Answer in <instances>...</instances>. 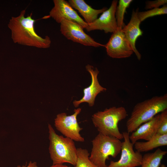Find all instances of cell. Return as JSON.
Here are the masks:
<instances>
[{"mask_svg":"<svg viewBox=\"0 0 167 167\" xmlns=\"http://www.w3.org/2000/svg\"><path fill=\"white\" fill-rule=\"evenodd\" d=\"M127 116V111L124 107L113 106L95 113L92 116V119L99 133L121 140L123 139V136L118 124Z\"/></svg>","mask_w":167,"mask_h":167,"instance_id":"4","label":"cell"},{"mask_svg":"<svg viewBox=\"0 0 167 167\" xmlns=\"http://www.w3.org/2000/svg\"><path fill=\"white\" fill-rule=\"evenodd\" d=\"M166 151L157 148L155 152L145 154L143 156L141 167H159Z\"/></svg>","mask_w":167,"mask_h":167,"instance_id":"17","label":"cell"},{"mask_svg":"<svg viewBox=\"0 0 167 167\" xmlns=\"http://www.w3.org/2000/svg\"><path fill=\"white\" fill-rule=\"evenodd\" d=\"M81 111L79 108L74 110V113L67 115L65 113L58 114L55 119L54 125L57 130L65 137L74 141L84 142V139L80 134L83 128L77 122V117Z\"/></svg>","mask_w":167,"mask_h":167,"instance_id":"6","label":"cell"},{"mask_svg":"<svg viewBox=\"0 0 167 167\" xmlns=\"http://www.w3.org/2000/svg\"><path fill=\"white\" fill-rule=\"evenodd\" d=\"M124 141L122 142L120 159L117 161H111L106 167H136L141 165L143 156L141 153L135 151L134 144L130 141L129 133H122Z\"/></svg>","mask_w":167,"mask_h":167,"instance_id":"7","label":"cell"},{"mask_svg":"<svg viewBox=\"0 0 167 167\" xmlns=\"http://www.w3.org/2000/svg\"><path fill=\"white\" fill-rule=\"evenodd\" d=\"M49 167H72L67 166L66 165L62 164H55Z\"/></svg>","mask_w":167,"mask_h":167,"instance_id":"24","label":"cell"},{"mask_svg":"<svg viewBox=\"0 0 167 167\" xmlns=\"http://www.w3.org/2000/svg\"><path fill=\"white\" fill-rule=\"evenodd\" d=\"M105 47L108 55L113 58H128L134 53L122 30L118 29L113 33Z\"/></svg>","mask_w":167,"mask_h":167,"instance_id":"9","label":"cell"},{"mask_svg":"<svg viewBox=\"0 0 167 167\" xmlns=\"http://www.w3.org/2000/svg\"><path fill=\"white\" fill-rule=\"evenodd\" d=\"M167 13V6L165 5L161 7L154 8L147 11L138 12V16L141 22L147 18Z\"/></svg>","mask_w":167,"mask_h":167,"instance_id":"20","label":"cell"},{"mask_svg":"<svg viewBox=\"0 0 167 167\" xmlns=\"http://www.w3.org/2000/svg\"><path fill=\"white\" fill-rule=\"evenodd\" d=\"M17 167H39L37 165L36 162H32L30 161L28 165H18Z\"/></svg>","mask_w":167,"mask_h":167,"instance_id":"23","label":"cell"},{"mask_svg":"<svg viewBox=\"0 0 167 167\" xmlns=\"http://www.w3.org/2000/svg\"><path fill=\"white\" fill-rule=\"evenodd\" d=\"M139 9L133 11L129 23L125 25L122 29L125 36L130 44L133 52L138 60L141 59V55L136 48L135 43L138 38L141 36L143 32L140 28L141 22L138 16Z\"/></svg>","mask_w":167,"mask_h":167,"instance_id":"13","label":"cell"},{"mask_svg":"<svg viewBox=\"0 0 167 167\" xmlns=\"http://www.w3.org/2000/svg\"><path fill=\"white\" fill-rule=\"evenodd\" d=\"M132 0H120L117 6L115 12V17L118 29L122 30L125 26L124 19L126 9L131 2Z\"/></svg>","mask_w":167,"mask_h":167,"instance_id":"18","label":"cell"},{"mask_svg":"<svg viewBox=\"0 0 167 167\" xmlns=\"http://www.w3.org/2000/svg\"><path fill=\"white\" fill-rule=\"evenodd\" d=\"M60 24L61 33L67 39L85 46L96 47H105L104 45L96 42L86 34L83 30V27L77 23L62 19Z\"/></svg>","mask_w":167,"mask_h":167,"instance_id":"8","label":"cell"},{"mask_svg":"<svg viewBox=\"0 0 167 167\" xmlns=\"http://www.w3.org/2000/svg\"><path fill=\"white\" fill-rule=\"evenodd\" d=\"M90 161L98 167H106V161L111 156L115 158L121 152L122 142L113 136L99 133L92 141Z\"/></svg>","mask_w":167,"mask_h":167,"instance_id":"5","label":"cell"},{"mask_svg":"<svg viewBox=\"0 0 167 167\" xmlns=\"http://www.w3.org/2000/svg\"><path fill=\"white\" fill-rule=\"evenodd\" d=\"M118 1L114 0L108 9L102 13L98 18L93 22L88 24L85 29L87 31L95 30H103L105 32L113 33L118 29L115 17Z\"/></svg>","mask_w":167,"mask_h":167,"instance_id":"11","label":"cell"},{"mask_svg":"<svg viewBox=\"0 0 167 167\" xmlns=\"http://www.w3.org/2000/svg\"><path fill=\"white\" fill-rule=\"evenodd\" d=\"M134 145L136 151L140 153L148 152L159 147L167 146V134L156 135L148 141H137Z\"/></svg>","mask_w":167,"mask_h":167,"instance_id":"16","label":"cell"},{"mask_svg":"<svg viewBox=\"0 0 167 167\" xmlns=\"http://www.w3.org/2000/svg\"><path fill=\"white\" fill-rule=\"evenodd\" d=\"M166 0H156L154 1H148L146 2L145 9H152L159 8L160 6L166 5L167 3Z\"/></svg>","mask_w":167,"mask_h":167,"instance_id":"22","label":"cell"},{"mask_svg":"<svg viewBox=\"0 0 167 167\" xmlns=\"http://www.w3.org/2000/svg\"><path fill=\"white\" fill-rule=\"evenodd\" d=\"M86 68L91 75L92 82L89 87L84 89L83 97L79 100L73 101V104L76 108L83 102L87 103L90 107L93 106L97 95L106 90V89L102 86L98 82L97 76L99 71L98 69L96 68L94 69L93 67L89 64L86 66Z\"/></svg>","mask_w":167,"mask_h":167,"instance_id":"12","label":"cell"},{"mask_svg":"<svg viewBox=\"0 0 167 167\" xmlns=\"http://www.w3.org/2000/svg\"><path fill=\"white\" fill-rule=\"evenodd\" d=\"M159 167H167L165 165L163 164L161 165Z\"/></svg>","mask_w":167,"mask_h":167,"instance_id":"25","label":"cell"},{"mask_svg":"<svg viewBox=\"0 0 167 167\" xmlns=\"http://www.w3.org/2000/svg\"><path fill=\"white\" fill-rule=\"evenodd\" d=\"M78 159L75 167H98L89 159L88 150L81 148H77Z\"/></svg>","mask_w":167,"mask_h":167,"instance_id":"19","label":"cell"},{"mask_svg":"<svg viewBox=\"0 0 167 167\" xmlns=\"http://www.w3.org/2000/svg\"><path fill=\"white\" fill-rule=\"evenodd\" d=\"M160 116L159 126L156 135L167 134V109L161 112Z\"/></svg>","mask_w":167,"mask_h":167,"instance_id":"21","label":"cell"},{"mask_svg":"<svg viewBox=\"0 0 167 167\" xmlns=\"http://www.w3.org/2000/svg\"><path fill=\"white\" fill-rule=\"evenodd\" d=\"M68 2L73 8L78 11L88 24L93 22L97 18L98 15L107 9L106 7L100 9H93L84 0H69Z\"/></svg>","mask_w":167,"mask_h":167,"instance_id":"15","label":"cell"},{"mask_svg":"<svg viewBox=\"0 0 167 167\" xmlns=\"http://www.w3.org/2000/svg\"><path fill=\"white\" fill-rule=\"evenodd\" d=\"M54 6L49 13L48 17H51L57 23L60 24L62 19L75 22L86 29L87 24L78 15L68 2L65 0H54Z\"/></svg>","mask_w":167,"mask_h":167,"instance_id":"10","label":"cell"},{"mask_svg":"<svg viewBox=\"0 0 167 167\" xmlns=\"http://www.w3.org/2000/svg\"><path fill=\"white\" fill-rule=\"evenodd\" d=\"M49 152L53 164L69 163L75 166L78 159L77 149L74 141L58 135L49 124Z\"/></svg>","mask_w":167,"mask_h":167,"instance_id":"3","label":"cell"},{"mask_svg":"<svg viewBox=\"0 0 167 167\" xmlns=\"http://www.w3.org/2000/svg\"><path fill=\"white\" fill-rule=\"evenodd\" d=\"M167 109V94L152 97L137 103L126 123L127 132L132 133L142 124Z\"/></svg>","mask_w":167,"mask_h":167,"instance_id":"2","label":"cell"},{"mask_svg":"<svg viewBox=\"0 0 167 167\" xmlns=\"http://www.w3.org/2000/svg\"><path fill=\"white\" fill-rule=\"evenodd\" d=\"M25 9L22 11L17 17H12L8 27L11 32V38L15 43L46 49L50 47L51 41L49 37L42 38L36 32L34 24L36 20L32 17V13L25 17Z\"/></svg>","mask_w":167,"mask_h":167,"instance_id":"1","label":"cell"},{"mask_svg":"<svg viewBox=\"0 0 167 167\" xmlns=\"http://www.w3.org/2000/svg\"><path fill=\"white\" fill-rule=\"evenodd\" d=\"M160 116V113L158 114L133 132L129 135L131 142L134 144L139 140L143 139L147 141L155 136L159 128Z\"/></svg>","mask_w":167,"mask_h":167,"instance_id":"14","label":"cell"}]
</instances>
